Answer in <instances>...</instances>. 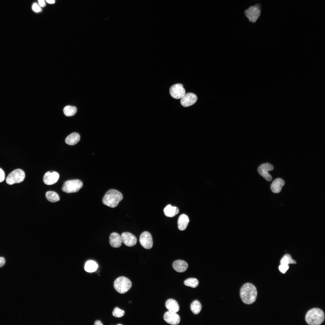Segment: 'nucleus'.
Wrapping results in <instances>:
<instances>
[{
  "label": "nucleus",
  "mask_w": 325,
  "mask_h": 325,
  "mask_svg": "<svg viewBox=\"0 0 325 325\" xmlns=\"http://www.w3.org/2000/svg\"><path fill=\"white\" fill-rule=\"evenodd\" d=\"M240 297L243 302L246 304H250L255 301L257 290L255 286L250 283L244 284L241 287L240 292Z\"/></svg>",
  "instance_id": "f257e3e1"
},
{
  "label": "nucleus",
  "mask_w": 325,
  "mask_h": 325,
  "mask_svg": "<svg viewBox=\"0 0 325 325\" xmlns=\"http://www.w3.org/2000/svg\"><path fill=\"white\" fill-rule=\"evenodd\" d=\"M123 198V195L119 191L114 189H111L106 192L102 201L104 205L114 208L118 206Z\"/></svg>",
  "instance_id": "f03ea898"
},
{
  "label": "nucleus",
  "mask_w": 325,
  "mask_h": 325,
  "mask_svg": "<svg viewBox=\"0 0 325 325\" xmlns=\"http://www.w3.org/2000/svg\"><path fill=\"white\" fill-rule=\"evenodd\" d=\"M325 318L323 311L318 308H314L309 310L305 316L307 323L310 325H319L322 323Z\"/></svg>",
  "instance_id": "7ed1b4c3"
},
{
  "label": "nucleus",
  "mask_w": 325,
  "mask_h": 325,
  "mask_svg": "<svg viewBox=\"0 0 325 325\" xmlns=\"http://www.w3.org/2000/svg\"><path fill=\"white\" fill-rule=\"evenodd\" d=\"M132 283L128 278L124 277H120L116 279L114 282V287L115 289L121 294L125 293L131 288Z\"/></svg>",
  "instance_id": "20e7f679"
},
{
  "label": "nucleus",
  "mask_w": 325,
  "mask_h": 325,
  "mask_svg": "<svg viewBox=\"0 0 325 325\" xmlns=\"http://www.w3.org/2000/svg\"><path fill=\"white\" fill-rule=\"evenodd\" d=\"M83 185L82 181L79 179H74L66 181L63 184L62 189L67 193L78 192Z\"/></svg>",
  "instance_id": "39448f33"
},
{
  "label": "nucleus",
  "mask_w": 325,
  "mask_h": 325,
  "mask_svg": "<svg viewBox=\"0 0 325 325\" xmlns=\"http://www.w3.org/2000/svg\"><path fill=\"white\" fill-rule=\"evenodd\" d=\"M25 178L24 172L20 169H16L11 172L6 178L7 183L12 185L22 182Z\"/></svg>",
  "instance_id": "423d86ee"
},
{
  "label": "nucleus",
  "mask_w": 325,
  "mask_h": 325,
  "mask_svg": "<svg viewBox=\"0 0 325 325\" xmlns=\"http://www.w3.org/2000/svg\"><path fill=\"white\" fill-rule=\"evenodd\" d=\"M261 4L258 3L254 6H251L244 11V14L250 22L254 23L259 17L261 14Z\"/></svg>",
  "instance_id": "0eeeda50"
},
{
  "label": "nucleus",
  "mask_w": 325,
  "mask_h": 325,
  "mask_svg": "<svg viewBox=\"0 0 325 325\" xmlns=\"http://www.w3.org/2000/svg\"><path fill=\"white\" fill-rule=\"evenodd\" d=\"M169 93L171 96L176 99H181L185 94V90L183 85L178 83L172 85L169 89Z\"/></svg>",
  "instance_id": "6e6552de"
},
{
  "label": "nucleus",
  "mask_w": 325,
  "mask_h": 325,
  "mask_svg": "<svg viewBox=\"0 0 325 325\" xmlns=\"http://www.w3.org/2000/svg\"><path fill=\"white\" fill-rule=\"evenodd\" d=\"M273 166L269 163H266L261 165L258 168V171L259 174L268 181H271L272 177L268 172L274 169Z\"/></svg>",
  "instance_id": "1a4fd4ad"
},
{
  "label": "nucleus",
  "mask_w": 325,
  "mask_h": 325,
  "mask_svg": "<svg viewBox=\"0 0 325 325\" xmlns=\"http://www.w3.org/2000/svg\"><path fill=\"white\" fill-rule=\"evenodd\" d=\"M139 241L141 245L146 249H150L153 246L152 237L148 232L145 231L141 234L139 238Z\"/></svg>",
  "instance_id": "9d476101"
},
{
  "label": "nucleus",
  "mask_w": 325,
  "mask_h": 325,
  "mask_svg": "<svg viewBox=\"0 0 325 325\" xmlns=\"http://www.w3.org/2000/svg\"><path fill=\"white\" fill-rule=\"evenodd\" d=\"M197 100V97L195 94L188 93L181 99L180 103L183 106L187 107L194 104Z\"/></svg>",
  "instance_id": "9b49d317"
},
{
  "label": "nucleus",
  "mask_w": 325,
  "mask_h": 325,
  "mask_svg": "<svg viewBox=\"0 0 325 325\" xmlns=\"http://www.w3.org/2000/svg\"><path fill=\"white\" fill-rule=\"evenodd\" d=\"M121 237L122 242L128 246H133L137 243V240L136 237L129 232L123 233L122 234Z\"/></svg>",
  "instance_id": "f8f14e48"
},
{
  "label": "nucleus",
  "mask_w": 325,
  "mask_h": 325,
  "mask_svg": "<svg viewBox=\"0 0 325 325\" xmlns=\"http://www.w3.org/2000/svg\"><path fill=\"white\" fill-rule=\"evenodd\" d=\"M59 177V174L57 172L49 171L45 173L43 180L44 183L47 185H52L57 182Z\"/></svg>",
  "instance_id": "ddd939ff"
},
{
  "label": "nucleus",
  "mask_w": 325,
  "mask_h": 325,
  "mask_svg": "<svg viewBox=\"0 0 325 325\" xmlns=\"http://www.w3.org/2000/svg\"><path fill=\"white\" fill-rule=\"evenodd\" d=\"M164 320L167 323L171 325H176L180 322V318L176 313L168 311L164 314Z\"/></svg>",
  "instance_id": "4468645a"
},
{
  "label": "nucleus",
  "mask_w": 325,
  "mask_h": 325,
  "mask_svg": "<svg viewBox=\"0 0 325 325\" xmlns=\"http://www.w3.org/2000/svg\"><path fill=\"white\" fill-rule=\"evenodd\" d=\"M109 242L111 246L113 248L120 247L122 243L121 236L117 233H112L109 237Z\"/></svg>",
  "instance_id": "2eb2a0df"
},
{
  "label": "nucleus",
  "mask_w": 325,
  "mask_h": 325,
  "mask_svg": "<svg viewBox=\"0 0 325 325\" xmlns=\"http://www.w3.org/2000/svg\"><path fill=\"white\" fill-rule=\"evenodd\" d=\"M285 181L282 179L278 178L274 180L271 185L272 191L274 193H278L281 190L282 187L284 185Z\"/></svg>",
  "instance_id": "dca6fc26"
},
{
  "label": "nucleus",
  "mask_w": 325,
  "mask_h": 325,
  "mask_svg": "<svg viewBox=\"0 0 325 325\" xmlns=\"http://www.w3.org/2000/svg\"><path fill=\"white\" fill-rule=\"evenodd\" d=\"M172 267L176 271L178 272H183L186 271L187 269L188 265L185 261L178 260L175 261L173 262Z\"/></svg>",
  "instance_id": "f3484780"
},
{
  "label": "nucleus",
  "mask_w": 325,
  "mask_h": 325,
  "mask_svg": "<svg viewBox=\"0 0 325 325\" xmlns=\"http://www.w3.org/2000/svg\"><path fill=\"white\" fill-rule=\"evenodd\" d=\"M165 306L168 311L171 312L176 313L179 309L178 303L175 300L173 299H168L166 302Z\"/></svg>",
  "instance_id": "a211bd4d"
},
{
  "label": "nucleus",
  "mask_w": 325,
  "mask_h": 325,
  "mask_svg": "<svg viewBox=\"0 0 325 325\" xmlns=\"http://www.w3.org/2000/svg\"><path fill=\"white\" fill-rule=\"evenodd\" d=\"M189 221L187 215L184 214L181 215L178 221V228L181 231L184 230L187 228Z\"/></svg>",
  "instance_id": "6ab92c4d"
},
{
  "label": "nucleus",
  "mask_w": 325,
  "mask_h": 325,
  "mask_svg": "<svg viewBox=\"0 0 325 325\" xmlns=\"http://www.w3.org/2000/svg\"><path fill=\"white\" fill-rule=\"evenodd\" d=\"M80 138V136L78 133L73 132L69 135L66 138L65 142L69 145H74L79 141Z\"/></svg>",
  "instance_id": "aec40b11"
},
{
  "label": "nucleus",
  "mask_w": 325,
  "mask_h": 325,
  "mask_svg": "<svg viewBox=\"0 0 325 325\" xmlns=\"http://www.w3.org/2000/svg\"><path fill=\"white\" fill-rule=\"evenodd\" d=\"M164 212L165 215L166 216L172 217L175 216L178 213L179 210L177 207L173 206L170 205H168L164 209Z\"/></svg>",
  "instance_id": "412c9836"
},
{
  "label": "nucleus",
  "mask_w": 325,
  "mask_h": 325,
  "mask_svg": "<svg viewBox=\"0 0 325 325\" xmlns=\"http://www.w3.org/2000/svg\"><path fill=\"white\" fill-rule=\"evenodd\" d=\"M98 268V265L95 262L89 260L85 264L84 268L87 272H93L95 271Z\"/></svg>",
  "instance_id": "4be33fe9"
},
{
  "label": "nucleus",
  "mask_w": 325,
  "mask_h": 325,
  "mask_svg": "<svg viewBox=\"0 0 325 325\" xmlns=\"http://www.w3.org/2000/svg\"><path fill=\"white\" fill-rule=\"evenodd\" d=\"M45 197L47 200L49 201L54 203L60 200L58 194L53 191H48L45 193Z\"/></svg>",
  "instance_id": "5701e85b"
},
{
  "label": "nucleus",
  "mask_w": 325,
  "mask_h": 325,
  "mask_svg": "<svg viewBox=\"0 0 325 325\" xmlns=\"http://www.w3.org/2000/svg\"><path fill=\"white\" fill-rule=\"evenodd\" d=\"M202 309V305L198 300L193 301L190 305V309L193 313L195 314H198Z\"/></svg>",
  "instance_id": "b1692460"
},
{
  "label": "nucleus",
  "mask_w": 325,
  "mask_h": 325,
  "mask_svg": "<svg viewBox=\"0 0 325 325\" xmlns=\"http://www.w3.org/2000/svg\"><path fill=\"white\" fill-rule=\"evenodd\" d=\"M77 111V108L75 106H67L63 108L64 114L67 116H71L74 115Z\"/></svg>",
  "instance_id": "393cba45"
},
{
  "label": "nucleus",
  "mask_w": 325,
  "mask_h": 325,
  "mask_svg": "<svg viewBox=\"0 0 325 325\" xmlns=\"http://www.w3.org/2000/svg\"><path fill=\"white\" fill-rule=\"evenodd\" d=\"M296 263V261L292 258L291 256L287 254H285L280 261L281 264L288 265L289 264H295Z\"/></svg>",
  "instance_id": "a878e982"
},
{
  "label": "nucleus",
  "mask_w": 325,
  "mask_h": 325,
  "mask_svg": "<svg viewBox=\"0 0 325 325\" xmlns=\"http://www.w3.org/2000/svg\"><path fill=\"white\" fill-rule=\"evenodd\" d=\"M184 284L188 286L195 288L198 285L199 281L196 278H190L184 281Z\"/></svg>",
  "instance_id": "bb28decb"
},
{
  "label": "nucleus",
  "mask_w": 325,
  "mask_h": 325,
  "mask_svg": "<svg viewBox=\"0 0 325 325\" xmlns=\"http://www.w3.org/2000/svg\"><path fill=\"white\" fill-rule=\"evenodd\" d=\"M125 314V311L118 307H116L114 309L112 314L116 317H122Z\"/></svg>",
  "instance_id": "cd10ccee"
},
{
  "label": "nucleus",
  "mask_w": 325,
  "mask_h": 325,
  "mask_svg": "<svg viewBox=\"0 0 325 325\" xmlns=\"http://www.w3.org/2000/svg\"><path fill=\"white\" fill-rule=\"evenodd\" d=\"M289 268L288 265L285 264H281L279 267L280 271L283 274L285 273Z\"/></svg>",
  "instance_id": "c85d7f7f"
},
{
  "label": "nucleus",
  "mask_w": 325,
  "mask_h": 325,
  "mask_svg": "<svg viewBox=\"0 0 325 325\" xmlns=\"http://www.w3.org/2000/svg\"><path fill=\"white\" fill-rule=\"evenodd\" d=\"M32 8L33 10L36 12H39L42 11V9L40 6L36 3L33 4Z\"/></svg>",
  "instance_id": "c756f323"
},
{
  "label": "nucleus",
  "mask_w": 325,
  "mask_h": 325,
  "mask_svg": "<svg viewBox=\"0 0 325 325\" xmlns=\"http://www.w3.org/2000/svg\"><path fill=\"white\" fill-rule=\"evenodd\" d=\"M5 172L3 170L0 168V182L3 181L5 179Z\"/></svg>",
  "instance_id": "7c9ffc66"
},
{
  "label": "nucleus",
  "mask_w": 325,
  "mask_h": 325,
  "mask_svg": "<svg viewBox=\"0 0 325 325\" xmlns=\"http://www.w3.org/2000/svg\"><path fill=\"white\" fill-rule=\"evenodd\" d=\"M5 260L3 257H0V268L3 267L5 264Z\"/></svg>",
  "instance_id": "2f4dec72"
},
{
  "label": "nucleus",
  "mask_w": 325,
  "mask_h": 325,
  "mask_svg": "<svg viewBox=\"0 0 325 325\" xmlns=\"http://www.w3.org/2000/svg\"><path fill=\"white\" fill-rule=\"evenodd\" d=\"M39 5L42 7H44L46 6L44 0H38Z\"/></svg>",
  "instance_id": "473e14b6"
},
{
  "label": "nucleus",
  "mask_w": 325,
  "mask_h": 325,
  "mask_svg": "<svg viewBox=\"0 0 325 325\" xmlns=\"http://www.w3.org/2000/svg\"><path fill=\"white\" fill-rule=\"evenodd\" d=\"M94 325H103V324L99 320H96L95 321Z\"/></svg>",
  "instance_id": "72a5a7b5"
},
{
  "label": "nucleus",
  "mask_w": 325,
  "mask_h": 325,
  "mask_svg": "<svg viewBox=\"0 0 325 325\" xmlns=\"http://www.w3.org/2000/svg\"><path fill=\"white\" fill-rule=\"evenodd\" d=\"M46 2L49 4H54L55 2L54 0H45Z\"/></svg>",
  "instance_id": "f704fd0d"
}]
</instances>
